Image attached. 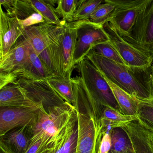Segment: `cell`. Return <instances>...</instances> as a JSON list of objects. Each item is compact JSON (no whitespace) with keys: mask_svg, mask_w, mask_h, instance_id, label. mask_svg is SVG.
Wrapping results in <instances>:
<instances>
[{"mask_svg":"<svg viewBox=\"0 0 153 153\" xmlns=\"http://www.w3.org/2000/svg\"><path fill=\"white\" fill-rule=\"evenodd\" d=\"M111 147V133L109 132H102L97 153H109Z\"/></svg>","mask_w":153,"mask_h":153,"instance_id":"cell-31","label":"cell"},{"mask_svg":"<svg viewBox=\"0 0 153 153\" xmlns=\"http://www.w3.org/2000/svg\"><path fill=\"white\" fill-rule=\"evenodd\" d=\"M78 137L76 110L58 134L51 153H76Z\"/></svg>","mask_w":153,"mask_h":153,"instance_id":"cell-19","label":"cell"},{"mask_svg":"<svg viewBox=\"0 0 153 153\" xmlns=\"http://www.w3.org/2000/svg\"><path fill=\"white\" fill-rule=\"evenodd\" d=\"M114 9V6L108 0L104 1L93 12L89 20L95 24L103 26L108 21Z\"/></svg>","mask_w":153,"mask_h":153,"instance_id":"cell-29","label":"cell"},{"mask_svg":"<svg viewBox=\"0 0 153 153\" xmlns=\"http://www.w3.org/2000/svg\"><path fill=\"white\" fill-rule=\"evenodd\" d=\"M123 37L153 55V0H147L129 35Z\"/></svg>","mask_w":153,"mask_h":153,"instance_id":"cell-8","label":"cell"},{"mask_svg":"<svg viewBox=\"0 0 153 153\" xmlns=\"http://www.w3.org/2000/svg\"><path fill=\"white\" fill-rule=\"evenodd\" d=\"M27 71L28 79L33 80H48L56 76L37 55L29 42Z\"/></svg>","mask_w":153,"mask_h":153,"instance_id":"cell-22","label":"cell"},{"mask_svg":"<svg viewBox=\"0 0 153 153\" xmlns=\"http://www.w3.org/2000/svg\"><path fill=\"white\" fill-rule=\"evenodd\" d=\"M103 76L139 99L152 98L149 82L140 78L143 71L108 59L91 51L86 56Z\"/></svg>","mask_w":153,"mask_h":153,"instance_id":"cell-1","label":"cell"},{"mask_svg":"<svg viewBox=\"0 0 153 153\" xmlns=\"http://www.w3.org/2000/svg\"><path fill=\"white\" fill-rule=\"evenodd\" d=\"M103 1L102 0H80L71 22L89 20L96 9Z\"/></svg>","mask_w":153,"mask_h":153,"instance_id":"cell-27","label":"cell"},{"mask_svg":"<svg viewBox=\"0 0 153 153\" xmlns=\"http://www.w3.org/2000/svg\"><path fill=\"white\" fill-rule=\"evenodd\" d=\"M0 4L5 8L8 16L17 18L23 29L46 23L42 16L31 5L29 0H1Z\"/></svg>","mask_w":153,"mask_h":153,"instance_id":"cell-13","label":"cell"},{"mask_svg":"<svg viewBox=\"0 0 153 153\" xmlns=\"http://www.w3.org/2000/svg\"><path fill=\"white\" fill-rule=\"evenodd\" d=\"M28 57L29 42L22 36L7 53L0 58V72L25 70Z\"/></svg>","mask_w":153,"mask_h":153,"instance_id":"cell-15","label":"cell"},{"mask_svg":"<svg viewBox=\"0 0 153 153\" xmlns=\"http://www.w3.org/2000/svg\"><path fill=\"white\" fill-rule=\"evenodd\" d=\"M0 107L34 109L45 112L46 109L29 99L18 85L11 84L0 88Z\"/></svg>","mask_w":153,"mask_h":153,"instance_id":"cell-17","label":"cell"},{"mask_svg":"<svg viewBox=\"0 0 153 153\" xmlns=\"http://www.w3.org/2000/svg\"><path fill=\"white\" fill-rule=\"evenodd\" d=\"M77 38L73 58L75 66L86 58L95 45L110 41L103 26L85 20L77 21Z\"/></svg>","mask_w":153,"mask_h":153,"instance_id":"cell-6","label":"cell"},{"mask_svg":"<svg viewBox=\"0 0 153 153\" xmlns=\"http://www.w3.org/2000/svg\"><path fill=\"white\" fill-rule=\"evenodd\" d=\"M149 137H150V140L153 145V132L152 131H150V133H149Z\"/></svg>","mask_w":153,"mask_h":153,"instance_id":"cell-33","label":"cell"},{"mask_svg":"<svg viewBox=\"0 0 153 153\" xmlns=\"http://www.w3.org/2000/svg\"><path fill=\"white\" fill-rule=\"evenodd\" d=\"M138 119L137 115H127L112 107H103L99 123L102 132H109L114 128H122L132 121Z\"/></svg>","mask_w":153,"mask_h":153,"instance_id":"cell-20","label":"cell"},{"mask_svg":"<svg viewBox=\"0 0 153 153\" xmlns=\"http://www.w3.org/2000/svg\"><path fill=\"white\" fill-rule=\"evenodd\" d=\"M104 78L111 89L119 105L120 111L125 115H137L139 99L131 95L106 78Z\"/></svg>","mask_w":153,"mask_h":153,"instance_id":"cell-21","label":"cell"},{"mask_svg":"<svg viewBox=\"0 0 153 153\" xmlns=\"http://www.w3.org/2000/svg\"><path fill=\"white\" fill-rule=\"evenodd\" d=\"M76 111L72 105L66 102L63 104L48 108L45 112H41L32 126L33 135L31 143L42 140L50 145H54L59 132Z\"/></svg>","mask_w":153,"mask_h":153,"instance_id":"cell-3","label":"cell"},{"mask_svg":"<svg viewBox=\"0 0 153 153\" xmlns=\"http://www.w3.org/2000/svg\"><path fill=\"white\" fill-rule=\"evenodd\" d=\"M80 0H59L55 11L62 17V21L71 22L73 15L79 5Z\"/></svg>","mask_w":153,"mask_h":153,"instance_id":"cell-28","label":"cell"},{"mask_svg":"<svg viewBox=\"0 0 153 153\" xmlns=\"http://www.w3.org/2000/svg\"><path fill=\"white\" fill-rule=\"evenodd\" d=\"M104 28L110 36V43L118 52L125 65L136 70L146 71L152 66L153 55L121 36L107 22Z\"/></svg>","mask_w":153,"mask_h":153,"instance_id":"cell-4","label":"cell"},{"mask_svg":"<svg viewBox=\"0 0 153 153\" xmlns=\"http://www.w3.org/2000/svg\"><path fill=\"white\" fill-rule=\"evenodd\" d=\"M32 126L11 130L1 137V150L4 153H25L33 137Z\"/></svg>","mask_w":153,"mask_h":153,"instance_id":"cell-16","label":"cell"},{"mask_svg":"<svg viewBox=\"0 0 153 153\" xmlns=\"http://www.w3.org/2000/svg\"><path fill=\"white\" fill-rule=\"evenodd\" d=\"M75 68L101 106L112 107L120 111L108 83L89 60L85 58L75 66Z\"/></svg>","mask_w":153,"mask_h":153,"instance_id":"cell-5","label":"cell"},{"mask_svg":"<svg viewBox=\"0 0 153 153\" xmlns=\"http://www.w3.org/2000/svg\"><path fill=\"white\" fill-rule=\"evenodd\" d=\"M24 31L17 18L8 16L1 6L0 58L7 53L19 38L23 36Z\"/></svg>","mask_w":153,"mask_h":153,"instance_id":"cell-14","label":"cell"},{"mask_svg":"<svg viewBox=\"0 0 153 153\" xmlns=\"http://www.w3.org/2000/svg\"><path fill=\"white\" fill-rule=\"evenodd\" d=\"M62 21L60 76L63 77L71 75L75 68L73 58L77 38V21Z\"/></svg>","mask_w":153,"mask_h":153,"instance_id":"cell-11","label":"cell"},{"mask_svg":"<svg viewBox=\"0 0 153 153\" xmlns=\"http://www.w3.org/2000/svg\"><path fill=\"white\" fill-rule=\"evenodd\" d=\"M76 113L78 137L76 153H97L102 135L99 121L77 110Z\"/></svg>","mask_w":153,"mask_h":153,"instance_id":"cell-9","label":"cell"},{"mask_svg":"<svg viewBox=\"0 0 153 153\" xmlns=\"http://www.w3.org/2000/svg\"><path fill=\"white\" fill-rule=\"evenodd\" d=\"M91 51L108 59L126 66L118 52L110 43V41L95 45Z\"/></svg>","mask_w":153,"mask_h":153,"instance_id":"cell-30","label":"cell"},{"mask_svg":"<svg viewBox=\"0 0 153 153\" xmlns=\"http://www.w3.org/2000/svg\"><path fill=\"white\" fill-rule=\"evenodd\" d=\"M137 115L140 123L153 132V98L139 99Z\"/></svg>","mask_w":153,"mask_h":153,"instance_id":"cell-26","label":"cell"},{"mask_svg":"<svg viewBox=\"0 0 153 153\" xmlns=\"http://www.w3.org/2000/svg\"></svg>","mask_w":153,"mask_h":153,"instance_id":"cell-35","label":"cell"},{"mask_svg":"<svg viewBox=\"0 0 153 153\" xmlns=\"http://www.w3.org/2000/svg\"><path fill=\"white\" fill-rule=\"evenodd\" d=\"M61 25L39 24L24 29L23 35L50 70L56 76H59Z\"/></svg>","mask_w":153,"mask_h":153,"instance_id":"cell-2","label":"cell"},{"mask_svg":"<svg viewBox=\"0 0 153 153\" xmlns=\"http://www.w3.org/2000/svg\"><path fill=\"white\" fill-rule=\"evenodd\" d=\"M15 84L18 85L29 99L42 105L46 110L66 102L53 88L48 80L20 78Z\"/></svg>","mask_w":153,"mask_h":153,"instance_id":"cell-10","label":"cell"},{"mask_svg":"<svg viewBox=\"0 0 153 153\" xmlns=\"http://www.w3.org/2000/svg\"><path fill=\"white\" fill-rule=\"evenodd\" d=\"M108 1L114 6V9L107 22L114 27L121 36H128L147 0Z\"/></svg>","mask_w":153,"mask_h":153,"instance_id":"cell-7","label":"cell"},{"mask_svg":"<svg viewBox=\"0 0 153 153\" xmlns=\"http://www.w3.org/2000/svg\"><path fill=\"white\" fill-rule=\"evenodd\" d=\"M71 75H69L63 77L55 76L48 79V81L53 88L65 102H68L74 106L75 99Z\"/></svg>","mask_w":153,"mask_h":153,"instance_id":"cell-23","label":"cell"},{"mask_svg":"<svg viewBox=\"0 0 153 153\" xmlns=\"http://www.w3.org/2000/svg\"><path fill=\"white\" fill-rule=\"evenodd\" d=\"M1 153H4V152H2V151H1Z\"/></svg>","mask_w":153,"mask_h":153,"instance_id":"cell-34","label":"cell"},{"mask_svg":"<svg viewBox=\"0 0 153 153\" xmlns=\"http://www.w3.org/2000/svg\"><path fill=\"white\" fill-rule=\"evenodd\" d=\"M151 73L150 75V82L151 85V93H152V98H153V62L151 66Z\"/></svg>","mask_w":153,"mask_h":153,"instance_id":"cell-32","label":"cell"},{"mask_svg":"<svg viewBox=\"0 0 153 153\" xmlns=\"http://www.w3.org/2000/svg\"><path fill=\"white\" fill-rule=\"evenodd\" d=\"M111 147L109 153H135L128 134L121 128L111 131Z\"/></svg>","mask_w":153,"mask_h":153,"instance_id":"cell-25","label":"cell"},{"mask_svg":"<svg viewBox=\"0 0 153 153\" xmlns=\"http://www.w3.org/2000/svg\"><path fill=\"white\" fill-rule=\"evenodd\" d=\"M0 107V137L16 128L33 126L42 112L27 108Z\"/></svg>","mask_w":153,"mask_h":153,"instance_id":"cell-12","label":"cell"},{"mask_svg":"<svg viewBox=\"0 0 153 153\" xmlns=\"http://www.w3.org/2000/svg\"><path fill=\"white\" fill-rule=\"evenodd\" d=\"M123 129L128 134L135 153H153V145L149 137L150 131L137 120L129 123Z\"/></svg>","mask_w":153,"mask_h":153,"instance_id":"cell-18","label":"cell"},{"mask_svg":"<svg viewBox=\"0 0 153 153\" xmlns=\"http://www.w3.org/2000/svg\"><path fill=\"white\" fill-rule=\"evenodd\" d=\"M58 1L29 0L31 5L37 12L42 16L46 23L54 25H60L62 22L55 12V8L54 7V4L58 3Z\"/></svg>","mask_w":153,"mask_h":153,"instance_id":"cell-24","label":"cell"}]
</instances>
